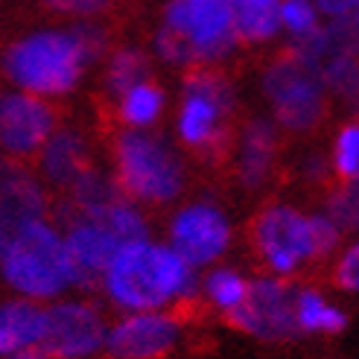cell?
<instances>
[{"mask_svg":"<svg viewBox=\"0 0 359 359\" xmlns=\"http://www.w3.org/2000/svg\"><path fill=\"white\" fill-rule=\"evenodd\" d=\"M102 290L120 310H164L199 295L202 283L196 269L170 245L147 240L123 243L102 275Z\"/></svg>","mask_w":359,"mask_h":359,"instance_id":"obj_1","label":"cell"},{"mask_svg":"<svg viewBox=\"0 0 359 359\" xmlns=\"http://www.w3.org/2000/svg\"><path fill=\"white\" fill-rule=\"evenodd\" d=\"M4 76L35 97H65L91 67L70 27H44L15 39L0 56Z\"/></svg>","mask_w":359,"mask_h":359,"instance_id":"obj_2","label":"cell"},{"mask_svg":"<svg viewBox=\"0 0 359 359\" xmlns=\"http://www.w3.org/2000/svg\"><path fill=\"white\" fill-rule=\"evenodd\" d=\"M0 275L18 295L32 301H56L74 290L65 237L47 219L15 228L0 248Z\"/></svg>","mask_w":359,"mask_h":359,"instance_id":"obj_3","label":"cell"},{"mask_svg":"<svg viewBox=\"0 0 359 359\" xmlns=\"http://www.w3.org/2000/svg\"><path fill=\"white\" fill-rule=\"evenodd\" d=\"M114 182L126 199L143 205H170L184 193V161L164 137L126 129L114 137Z\"/></svg>","mask_w":359,"mask_h":359,"instance_id":"obj_4","label":"cell"},{"mask_svg":"<svg viewBox=\"0 0 359 359\" xmlns=\"http://www.w3.org/2000/svg\"><path fill=\"white\" fill-rule=\"evenodd\" d=\"M237 111V94L222 74L199 65L184 79L175 129L184 147L219 155L228 149V123Z\"/></svg>","mask_w":359,"mask_h":359,"instance_id":"obj_5","label":"cell"},{"mask_svg":"<svg viewBox=\"0 0 359 359\" xmlns=\"http://www.w3.org/2000/svg\"><path fill=\"white\" fill-rule=\"evenodd\" d=\"M263 94L272 105L275 126L290 135H307L318 129L327 114V91L318 79V70L290 47L266 65Z\"/></svg>","mask_w":359,"mask_h":359,"instance_id":"obj_6","label":"cell"},{"mask_svg":"<svg viewBox=\"0 0 359 359\" xmlns=\"http://www.w3.org/2000/svg\"><path fill=\"white\" fill-rule=\"evenodd\" d=\"M164 27L187 41L196 67L217 65L237 47L231 0H170L164 6Z\"/></svg>","mask_w":359,"mask_h":359,"instance_id":"obj_7","label":"cell"},{"mask_svg":"<svg viewBox=\"0 0 359 359\" xmlns=\"http://www.w3.org/2000/svg\"><path fill=\"white\" fill-rule=\"evenodd\" d=\"M228 325L266 342H283L298 333L295 325V290L280 278L248 280L245 298L225 313Z\"/></svg>","mask_w":359,"mask_h":359,"instance_id":"obj_8","label":"cell"},{"mask_svg":"<svg viewBox=\"0 0 359 359\" xmlns=\"http://www.w3.org/2000/svg\"><path fill=\"white\" fill-rule=\"evenodd\" d=\"M251 245L278 275H292L310 260L307 213L292 205H266L251 222Z\"/></svg>","mask_w":359,"mask_h":359,"instance_id":"obj_9","label":"cell"},{"mask_svg":"<svg viewBox=\"0 0 359 359\" xmlns=\"http://www.w3.org/2000/svg\"><path fill=\"white\" fill-rule=\"evenodd\" d=\"M102 313L91 301H67L56 298L47 304V333L41 351L53 359H91L105 348Z\"/></svg>","mask_w":359,"mask_h":359,"instance_id":"obj_10","label":"cell"},{"mask_svg":"<svg viewBox=\"0 0 359 359\" xmlns=\"http://www.w3.org/2000/svg\"><path fill=\"white\" fill-rule=\"evenodd\" d=\"M59 114L47 102V97H35L27 91L0 94V155L12 161L39 155L44 140L56 132Z\"/></svg>","mask_w":359,"mask_h":359,"instance_id":"obj_11","label":"cell"},{"mask_svg":"<svg viewBox=\"0 0 359 359\" xmlns=\"http://www.w3.org/2000/svg\"><path fill=\"white\" fill-rule=\"evenodd\" d=\"M231 245V222L213 202H193L175 210L170 222V248L193 269L219 260Z\"/></svg>","mask_w":359,"mask_h":359,"instance_id":"obj_12","label":"cell"},{"mask_svg":"<svg viewBox=\"0 0 359 359\" xmlns=\"http://www.w3.org/2000/svg\"><path fill=\"white\" fill-rule=\"evenodd\" d=\"M182 339L178 318L161 310H135L105 333V353L111 359H164Z\"/></svg>","mask_w":359,"mask_h":359,"instance_id":"obj_13","label":"cell"},{"mask_svg":"<svg viewBox=\"0 0 359 359\" xmlns=\"http://www.w3.org/2000/svg\"><path fill=\"white\" fill-rule=\"evenodd\" d=\"M62 237H65L70 266H74V286L76 290H94V286H100L105 269H109L111 257L117 255L120 243L102 225H97L94 219H85V217L70 219L67 234H62Z\"/></svg>","mask_w":359,"mask_h":359,"instance_id":"obj_14","label":"cell"},{"mask_svg":"<svg viewBox=\"0 0 359 359\" xmlns=\"http://www.w3.org/2000/svg\"><path fill=\"white\" fill-rule=\"evenodd\" d=\"M47 217V196L41 182L15 161H0V225L12 234L32 219Z\"/></svg>","mask_w":359,"mask_h":359,"instance_id":"obj_15","label":"cell"},{"mask_svg":"<svg viewBox=\"0 0 359 359\" xmlns=\"http://www.w3.org/2000/svg\"><path fill=\"white\" fill-rule=\"evenodd\" d=\"M278 158V129L272 120L251 117L237 143V182L245 190H260L275 170Z\"/></svg>","mask_w":359,"mask_h":359,"instance_id":"obj_16","label":"cell"},{"mask_svg":"<svg viewBox=\"0 0 359 359\" xmlns=\"http://www.w3.org/2000/svg\"><path fill=\"white\" fill-rule=\"evenodd\" d=\"M44 333H47V304L44 301L18 295L0 304V359L18 351L41 348Z\"/></svg>","mask_w":359,"mask_h":359,"instance_id":"obj_17","label":"cell"},{"mask_svg":"<svg viewBox=\"0 0 359 359\" xmlns=\"http://www.w3.org/2000/svg\"><path fill=\"white\" fill-rule=\"evenodd\" d=\"M39 167H41L44 182H50L59 190H67L91 167L88 140L76 129H59L56 126V132H53L44 140V147L39 149Z\"/></svg>","mask_w":359,"mask_h":359,"instance_id":"obj_18","label":"cell"},{"mask_svg":"<svg viewBox=\"0 0 359 359\" xmlns=\"http://www.w3.org/2000/svg\"><path fill=\"white\" fill-rule=\"evenodd\" d=\"M237 44H266L280 29V0H231Z\"/></svg>","mask_w":359,"mask_h":359,"instance_id":"obj_19","label":"cell"},{"mask_svg":"<svg viewBox=\"0 0 359 359\" xmlns=\"http://www.w3.org/2000/svg\"><path fill=\"white\" fill-rule=\"evenodd\" d=\"M149 74H152L149 53L135 47V44H123V47H117V50L109 53L102 82H105V91H109V97L120 100L126 91H129V88L147 82Z\"/></svg>","mask_w":359,"mask_h":359,"instance_id":"obj_20","label":"cell"},{"mask_svg":"<svg viewBox=\"0 0 359 359\" xmlns=\"http://www.w3.org/2000/svg\"><path fill=\"white\" fill-rule=\"evenodd\" d=\"M295 325L307 333H342L348 325L345 310L330 304L318 290L295 292Z\"/></svg>","mask_w":359,"mask_h":359,"instance_id":"obj_21","label":"cell"},{"mask_svg":"<svg viewBox=\"0 0 359 359\" xmlns=\"http://www.w3.org/2000/svg\"><path fill=\"white\" fill-rule=\"evenodd\" d=\"M85 219H94L97 225H102L120 245L149 237V222H147V217H143V213H140L129 199H126V196H120V199L97 208L94 213H88Z\"/></svg>","mask_w":359,"mask_h":359,"instance_id":"obj_22","label":"cell"},{"mask_svg":"<svg viewBox=\"0 0 359 359\" xmlns=\"http://www.w3.org/2000/svg\"><path fill=\"white\" fill-rule=\"evenodd\" d=\"M164 105H167V94L161 91L155 82L147 79V82L129 88V91L117 100V111L129 129H149V126L158 123V117L164 114Z\"/></svg>","mask_w":359,"mask_h":359,"instance_id":"obj_23","label":"cell"},{"mask_svg":"<svg viewBox=\"0 0 359 359\" xmlns=\"http://www.w3.org/2000/svg\"><path fill=\"white\" fill-rule=\"evenodd\" d=\"M318 79L327 94L345 102H356L359 100V56L333 53V56H327L318 65Z\"/></svg>","mask_w":359,"mask_h":359,"instance_id":"obj_24","label":"cell"},{"mask_svg":"<svg viewBox=\"0 0 359 359\" xmlns=\"http://www.w3.org/2000/svg\"><path fill=\"white\" fill-rule=\"evenodd\" d=\"M245 290H248V280L237 272V269H228V266L213 269L202 283V292L208 295V301L213 304V307H219L222 313L234 310L237 304L245 298Z\"/></svg>","mask_w":359,"mask_h":359,"instance_id":"obj_25","label":"cell"},{"mask_svg":"<svg viewBox=\"0 0 359 359\" xmlns=\"http://www.w3.org/2000/svg\"><path fill=\"white\" fill-rule=\"evenodd\" d=\"M327 217L342 234H359V178L345 182L327 196Z\"/></svg>","mask_w":359,"mask_h":359,"instance_id":"obj_26","label":"cell"},{"mask_svg":"<svg viewBox=\"0 0 359 359\" xmlns=\"http://www.w3.org/2000/svg\"><path fill=\"white\" fill-rule=\"evenodd\" d=\"M333 172L342 178V182H353V178H359V132H356V123L342 126L339 135H336Z\"/></svg>","mask_w":359,"mask_h":359,"instance_id":"obj_27","label":"cell"},{"mask_svg":"<svg viewBox=\"0 0 359 359\" xmlns=\"http://www.w3.org/2000/svg\"><path fill=\"white\" fill-rule=\"evenodd\" d=\"M307 237H310V260H327L336 251L339 240H342V231L336 228V222L325 210H318V213H307Z\"/></svg>","mask_w":359,"mask_h":359,"instance_id":"obj_28","label":"cell"},{"mask_svg":"<svg viewBox=\"0 0 359 359\" xmlns=\"http://www.w3.org/2000/svg\"><path fill=\"white\" fill-rule=\"evenodd\" d=\"M152 53L161 62H167L172 67H193L196 65L193 50L187 47V41L178 32H172L170 27H164V24H161L155 29V35H152Z\"/></svg>","mask_w":359,"mask_h":359,"instance_id":"obj_29","label":"cell"},{"mask_svg":"<svg viewBox=\"0 0 359 359\" xmlns=\"http://www.w3.org/2000/svg\"><path fill=\"white\" fill-rule=\"evenodd\" d=\"M280 27L290 35H307L318 27V9L313 0H280Z\"/></svg>","mask_w":359,"mask_h":359,"instance_id":"obj_30","label":"cell"},{"mask_svg":"<svg viewBox=\"0 0 359 359\" xmlns=\"http://www.w3.org/2000/svg\"><path fill=\"white\" fill-rule=\"evenodd\" d=\"M330 35V44L336 53H351L359 56V12H348L342 18H330V24L325 27Z\"/></svg>","mask_w":359,"mask_h":359,"instance_id":"obj_31","label":"cell"},{"mask_svg":"<svg viewBox=\"0 0 359 359\" xmlns=\"http://www.w3.org/2000/svg\"><path fill=\"white\" fill-rule=\"evenodd\" d=\"M41 6L56 12V15H67V18H97L102 12H109L114 6V0H41Z\"/></svg>","mask_w":359,"mask_h":359,"instance_id":"obj_32","label":"cell"},{"mask_svg":"<svg viewBox=\"0 0 359 359\" xmlns=\"http://www.w3.org/2000/svg\"><path fill=\"white\" fill-rule=\"evenodd\" d=\"M333 283L345 292H359V240L336 260L333 269Z\"/></svg>","mask_w":359,"mask_h":359,"instance_id":"obj_33","label":"cell"},{"mask_svg":"<svg viewBox=\"0 0 359 359\" xmlns=\"http://www.w3.org/2000/svg\"><path fill=\"white\" fill-rule=\"evenodd\" d=\"M318 15H327V18H342L348 12H353L359 6V0H313Z\"/></svg>","mask_w":359,"mask_h":359,"instance_id":"obj_34","label":"cell"},{"mask_svg":"<svg viewBox=\"0 0 359 359\" xmlns=\"http://www.w3.org/2000/svg\"><path fill=\"white\" fill-rule=\"evenodd\" d=\"M304 172H307V178H313V182H321V178L327 175V164L321 155H313L307 158V164H304Z\"/></svg>","mask_w":359,"mask_h":359,"instance_id":"obj_35","label":"cell"},{"mask_svg":"<svg viewBox=\"0 0 359 359\" xmlns=\"http://www.w3.org/2000/svg\"><path fill=\"white\" fill-rule=\"evenodd\" d=\"M4 359H53L50 353H44L41 348H29V351H18V353H9Z\"/></svg>","mask_w":359,"mask_h":359,"instance_id":"obj_36","label":"cell"},{"mask_svg":"<svg viewBox=\"0 0 359 359\" xmlns=\"http://www.w3.org/2000/svg\"><path fill=\"white\" fill-rule=\"evenodd\" d=\"M9 240V234H6V228L4 225H0V248H4V243Z\"/></svg>","mask_w":359,"mask_h":359,"instance_id":"obj_37","label":"cell"},{"mask_svg":"<svg viewBox=\"0 0 359 359\" xmlns=\"http://www.w3.org/2000/svg\"><path fill=\"white\" fill-rule=\"evenodd\" d=\"M356 111H359V100H356Z\"/></svg>","mask_w":359,"mask_h":359,"instance_id":"obj_38","label":"cell"},{"mask_svg":"<svg viewBox=\"0 0 359 359\" xmlns=\"http://www.w3.org/2000/svg\"><path fill=\"white\" fill-rule=\"evenodd\" d=\"M0 161H4V155H0Z\"/></svg>","mask_w":359,"mask_h":359,"instance_id":"obj_39","label":"cell"},{"mask_svg":"<svg viewBox=\"0 0 359 359\" xmlns=\"http://www.w3.org/2000/svg\"><path fill=\"white\" fill-rule=\"evenodd\" d=\"M356 12H359V6H356Z\"/></svg>","mask_w":359,"mask_h":359,"instance_id":"obj_40","label":"cell"}]
</instances>
